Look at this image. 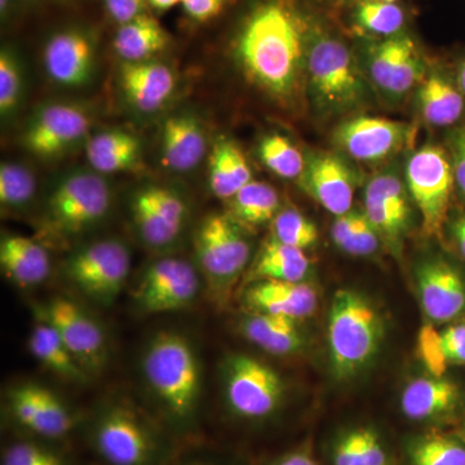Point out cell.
I'll return each instance as SVG.
<instances>
[{
	"mask_svg": "<svg viewBox=\"0 0 465 465\" xmlns=\"http://www.w3.org/2000/svg\"><path fill=\"white\" fill-rule=\"evenodd\" d=\"M311 24L287 0H259L234 38L238 65L274 99H292L305 81Z\"/></svg>",
	"mask_w": 465,
	"mask_h": 465,
	"instance_id": "cell-1",
	"label": "cell"
},
{
	"mask_svg": "<svg viewBox=\"0 0 465 465\" xmlns=\"http://www.w3.org/2000/svg\"><path fill=\"white\" fill-rule=\"evenodd\" d=\"M142 374L168 428L192 433L197 427L202 367L191 341L171 330L155 333L143 349Z\"/></svg>",
	"mask_w": 465,
	"mask_h": 465,
	"instance_id": "cell-2",
	"label": "cell"
},
{
	"mask_svg": "<svg viewBox=\"0 0 465 465\" xmlns=\"http://www.w3.org/2000/svg\"><path fill=\"white\" fill-rule=\"evenodd\" d=\"M305 82L312 106L323 118L366 109L375 94L360 58L347 43L313 25L309 34Z\"/></svg>",
	"mask_w": 465,
	"mask_h": 465,
	"instance_id": "cell-3",
	"label": "cell"
},
{
	"mask_svg": "<svg viewBox=\"0 0 465 465\" xmlns=\"http://www.w3.org/2000/svg\"><path fill=\"white\" fill-rule=\"evenodd\" d=\"M88 437L106 465H170L173 459L163 428L127 401L101 407L92 419Z\"/></svg>",
	"mask_w": 465,
	"mask_h": 465,
	"instance_id": "cell-4",
	"label": "cell"
},
{
	"mask_svg": "<svg viewBox=\"0 0 465 465\" xmlns=\"http://www.w3.org/2000/svg\"><path fill=\"white\" fill-rule=\"evenodd\" d=\"M327 333L333 372L341 379L351 378L378 353L382 339L381 314L362 293L338 290L330 308Z\"/></svg>",
	"mask_w": 465,
	"mask_h": 465,
	"instance_id": "cell-5",
	"label": "cell"
},
{
	"mask_svg": "<svg viewBox=\"0 0 465 465\" xmlns=\"http://www.w3.org/2000/svg\"><path fill=\"white\" fill-rule=\"evenodd\" d=\"M113 206L105 174L78 168L58 177L45 204V225L57 238L84 234L100 224Z\"/></svg>",
	"mask_w": 465,
	"mask_h": 465,
	"instance_id": "cell-6",
	"label": "cell"
},
{
	"mask_svg": "<svg viewBox=\"0 0 465 465\" xmlns=\"http://www.w3.org/2000/svg\"><path fill=\"white\" fill-rule=\"evenodd\" d=\"M194 251L208 292L222 304L250 262L251 243L243 226L229 213H208L195 231Z\"/></svg>",
	"mask_w": 465,
	"mask_h": 465,
	"instance_id": "cell-7",
	"label": "cell"
},
{
	"mask_svg": "<svg viewBox=\"0 0 465 465\" xmlns=\"http://www.w3.org/2000/svg\"><path fill=\"white\" fill-rule=\"evenodd\" d=\"M366 41L360 63L367 81L385 103H402L430 67L420 45L409 32Z\"/></svg>",
	"mask_w": 465,
	"mask_h": 465,
	"instance_id": "cell-8",
	"label": "cell"
},
{
	"mask_svg": "<svg viewBox=\"0 0 465 465\" xmlns=\"http://www.w3.org/2000/svg\"><path fill=\"white\" fill-rule=\"evenodd\" d=\"M407 191L421 217L427 237H436L449 220L455 189L448 149L427 143L411 153L403 168Z\"/></svg>",
	"mask_w": 465,
	"mask_h": 465,
	"instance_id": "cell-9",
	"label": "cell"
},
{
	"mask_svg": "<svg viewBox=\"0 0 465 465\" xmlns=\"http://www.w3.org/2000/svg\"><path fill=\"white\" fill-rule=\"evenodd\" d=\"M222 372L226 406L232 415L259 421L280 409L284 384L271 366L246 354H234L225 361Z\"/></svg>",
	"mask_w": 465,
	"mask_h": 465,
	"instance_id": "cell-10",
	"label": "cell"
},
{
	"mask_svg": "<svg viewBox=\"0 0 465 465\" xmlns=\"http://www.w3.org/2000/svg\"><path fill=\"white\" fill-rule=\"evenodd\" d=\"M130 271V251L118 240L85 244L64 265L67 281L85 298L104 307H109L124 290Z\"/></svg>",
	"mask_w": 465,
	"mask_h": 465,
	"instance_id": "cell-11",
	"label": "cell"
},
{
	"mask_svg": "<svg viewBox=\"0 0 465 465\" xmlns=\"http://www.w3.org/2000/svg\"><path fill=\"white\" fill-rule=\"evenodd\" d=\"M94 118L74 103L54 101L35 110L21 134V143L42 159L61 157L87 139Z\"/></svg>",
	"mask_w": 465,
	"mask_h": 465,
	"instance_id": "cell-12",
	"label": "cell"
},
{
	"mask_svg": "<svg viewBox=\"0 0 465 465\" xmlns=\"http://www.w3.org/2000/svg\"><path fill=\"white\" fill-rule=\"evenodd\" d=\"M201 290L197 266L180 258H164L143 271L134 289V304L140 313L159 314L191 307Z\"/></svg>",
	"mask_w": 465,
	"mask_h": 465,
	"instance_id": "cell-13",
	"label": "cell"
},
{
	"mask_svg": "<svg viewBox=\"0 0 465 465\" xmlns=\"http://www.w3.org/2000/svg\"><path fill=\"white\" fill-rule=\"evenodd\" d=\"M415 130L405 122L381 116L354 115L333 131V143L361 163H381L399 154L412 142Z\"/></svg>",
	"mask_w": 465,
	"mask_h": 465,
	"instance_id": "cell-14",
	"label": "cell"
},
{
	"mask_svg": "<svg viewBox=\"0 0 465 465\" xmlns=\"http://www.w3.org/2000/svg\"><path fill=\"white\" fill-rule=\"evenodd\" d=\"M131 216L137 234L150 249H166L179 240L188 222V204L168 186L149 183L134 193Z\"/></svg>",
	"mask_w": 465,
	"mask_h": 465,
	"instance_id": "cell-15",
	"label": "cell"
},
{
	"mask_svg": "<svg viewBox=\"0 0 465 465\" xmlns=\"http://www.w3.org/2000/svg\"><path fill=\"white\" fill-rule=\"evenodd\" d=\"M411 197L403 171L390 166L375 173L366 183L363 213L391 250L401 252L411 220Z\"/></svg>",
	"mask_w": 465,
	"mask_h": 465,
	"instance_id": "cell-16",
	"label": "cell"
},
{
	"mask_svg": "<svg viewBox=\"0 0 465 465\" xmlns=\"http://www.w3.org/2000/svg\"><path fill=\"white\" fill-rule=\"evenodd\" d=\"M39 316L60 333L70 353L87 372H100L108 362V341L103 327L74 302L66 298L51 299Z\"/></svg>",
	"mask_w": 465,
	"mask_h": 465,
	"instance_id": "cell-17",
	"label": "cell"
},
{
	"mask_svg": "<svg viewBox=\"0 0 465 465\" xmlns=\"http://www.w3.org/2000/svg\"><path fill=\"white\" fill-rule=\"evenodd\" d=\"M8 411L15 423L36 439H65L76 427L74 414L56 393L25 382L8 391Z\"/></svg>",
	"mask_w": 465,
	"mask_h": 465,
	"instance_id": "cell-18",
	"label": "cell"
},
{
	"mask_svg": "<svg viewBox=\"0 0 465 465\" xmlns=\"http://www.w3.org/2000/svg\"><path fill=\"white\" fill-rule=\"evenodd\" d=\"M97 43L94 34L69 26L52 34L43 47L42 61L52 84L81 88L92 81L96 67Z\"/></svg>",
	"mask_w": 465,
	"mask_h": 465,
	"instance_id": "cell-19",
	"label": "cell"
},
{
	"mask_svg": "<svg viewBox=\"0 0 465 465\" xmlns=\"http://www.w3.org/2000/svg\"><path fill=\"white\" fill-rule=\"evenodd\" d=\"M300 186L332 215L351 211L357 173L348 162L335 153L314 152L305 157Z\"/></svg>",
	"mask_w": 465,
	"mask_h": 465,
	"instance_id": "cell-20",
	"label": "cell"
},
{
	"mask_svg": "<svg viewBox=\"0 0 465 465\" xmlns=\"http://www.w3.org/2000/svg\"><path fill=\"white\" fill-rule=\"evenodd\" d=\"M421 307L434 323L451 322L465 314V278L442 258L425 260L418 268Z\"/></svg>",
	"mask_w": 465,
	"mask_h": 465,
	"instance_id": "cell-21",
	"label": "cell"
},
{
	"mask_svg": "<svg viewBox=\"0 0 465 465\" xmlns=\"http://www.w3.org/2000/svg\"><path fill=\"white\" fill-rule=\"evenodd\" d=\"M119 81L127 103L142 114H154L163 109L177 84L173 70L157 58L122 63Z\"/></svg>",
	"mask_w": 465,
	"mask_h": 465,
	"instance_id": "cell-22",
	"label": "cell"
},
{
	"mask_svg": "<svg viewBox=\"0 0 465 465\" xmlns=\"http://www.w3.org/2000/svg\"><path fill=\"white\" fill-rule=\"evenodd\" d=\"M207 134L201 119L192 113H177L164 119L161 130V158L173 173H188L207 155Z\"/></svg>",
	"mask_w": 465,
	"mask_h": 465,
	"instance_id": "cell-23",
	"label": "cell"
},
{
	"mask_svg": "<svg viewBox=\"0 0 465 465\" xmlns=\"http://www.w3.org/2000/svg\"><path fill=\"white\" fill-rule=\"evenodd\" d=\"M415 105L425 124L446 128L458 124L465 114V96L455 74L430 65L415 90Z\"/></svg>",
	"mask_w": 465,
	"mask_h": 465,
	"instance_id": "cell-24",
	"label": "cell"
},
{
	"mask_svg": "<svg viewBox=\"0 0 465 465\" xmlns=\"http://www.w3.org/2000/svg\"><path fill=\"white\" fill-rule=\"evenodd\" d=\"M251 313L274 314L302 320L316 311V289L305 282L264 280L250 284L243 296Z\"/></svg>",
	"mask_w": 465,
	"mask_h": 465,
	"instance_id": "cell-25",
	"label": "cell"
},
{
	"mask_svg": "<svg viewBox=\"0 0 465 465\" xmlns=\"http://www.w3.org/2000/svg\"><path fill=\"white\" fill-rule=\"evenodd\" d=\"M461 405V391L445 376H423L410 381L401 399V409L410 420H437L452 415Z\"/></svg>",
	"mask_w": 465,
	"mask_h": 465,
	"instance_id": "cell-26",
	"label": "cell"
},
{
	"mask_svg": "<svg viewBox=\"0 0 465 465\" xmlns=\"http://www.w3.org/2000/svg\"><path fill=\"white\" fill-rule=\"evenodd\" d=\"M0 265L5 277L21 287L39 286L51 273L48 251L38 241L20 234H7L0 242Z\"/></svg>",
	"mask_w": 465,
	"mask_h": 465,
	"instance_id": "cell-27",
	"label": "cell"
},
{
	"mask_svg": "<svg viewBox=\"0 0 465 465\" xmlns=\"http://www.w3.org/2000/svg\"><path fill=\"white\" fill-rule=\"evenodd\" d=\"M143 143L128 131L106 130L94 134L85 143V158L92 170L101 174L133 171L142 162Z\"/></svg>",
	"mask_w": 465,
	"mask_h": 465,
	"instance_id": "cell-28",
	"label": "cell"
},
{
	"mask_svg": "<svg viewBox=\"0 0 465 465\" xmlns=\"http://www.w3.org/2000/svg\"><path fill=\"white\" fill-rule=\"evenodd\" d=\"M171 36L157 18L146 14L119 25L113 48L122 63L154 60L166 51Z\"/></svg>",
	"mask_w": 465,
	"mask_h": 465,
	"instance_id": "cell-29",
	"label": "cell"
},
{
	"mask_svg": "<svg viewBox=\"0 0 465 465\" xmlns=\"http://www.w3.org/2000/svg\"><path fill=\"white\" fill-rule=\"evenodd\" d=\"M241 331L247 341L273 356L298 353L304 345L298 322L289 317L250 313L242 318Z\"/></svg>",
	"mask_w": 465,
	"mask_h": 465,
	"instance_id": "cell-30",
	"label": "cell"
},
{
	"mask_svg": "<svg viewBox=\"0 0 465 465\" xmlns=\"http://www.w3.org/2000/svg\"><path fill=\"white\" fill-rule=\"evenodd\" d=\"M252 180L249 161L238 143L220 137L208 158V186L213 194L229 201Z\"/></svg>",
	"mask_w": 465,
	"mask_h": 465,
	"instance_id": "cell-31",
	"label": "cell"
},
{
	"mask_svg": "<svg viewBox=\"0 0 465 465\" xmlns=\"http://www.w3.org/2000/svg\"><path fill=\"white\" fill-rule=\"evenodd\" d=\"M29 349L34 358L58 378L74 382L87 381V372L70 353L60 333L41 316L30 333Z\"/></svg>",
	"mask_w": 465,
	"mask_h": 465,
	"instance_id": "cell-32",
	"label": "cell"
},
{
	"mask_svg": "<svg viewBox=\"0 0 465 465\" xmlns=\"http://www.w3.org/2000/svg\"><path fill=\"white\" fill-rule=\"evenodd\" d=\"M311 260L305 251L295 249L271 238L259 253L250 273L251 283L256 281L274 280L304 282Z\"/></svg>",
	"mask_w": 465,
	"mask_h": 465,
	"instance_id": "cell-33",
	"label": "cell"
},
{
	"mask_svg": "<svg viewBox=\"0 0 465 465\" xmlns=\"http://www.w3.org/2000/svg\"><path fill=\"white\" fill-rule=\"evenodd\" d=\"M354 30L366 39H385L407 32V14L399 3L365 0L351 5Z\"/></svg>",
	"mask_w": 465,
	"mask_h": 465,
	"instance_id": "cell-34",
	"label": "cell"
},
{
	"mask_svg": "<svg viewBox=\"0 0 465 465\" xmlns=\"http://www.w3.org/2000/svg\"><path fill=\"white\" fill-rule=\"evenodd\" d=\"M228 203L229 215L243 228L273 222L281 207L278 192L268 183L258 180H252L243 186Z\"/></svg>",
	"mask_w": 465,
	"mask_h": 465,
	"instance_id": "cell-35",
	"label": "cell"
},
{
	"mask_svg": "<svg viewBox=\"0 0 465 465\" xmlns=\"http://www.w3.org/2000/svg\"><path fill=\"white\" fill-rule=\"evenodd\" d=\"M35 173L20 162H3L0 166V204L8 213H23L35 198Z\"/></svg>",
	"mask_w": 465,
	"mask_h": 465,
	"instance_id": "cell-36",
	"label": "cell"
},
{
	"mask_svg": "<svg viewBox=\"0 0 465 465\" xmlns=\"http://www.w3.org/2000/svg\"><path fill=\"white\" fill-rule=\"evenodd\" d=\"M258 155L271 173L283 180H299L305 168V157L289 137L266 134L259 143Z\"/></svg>",
	"mask_w": 465,
	"mask_h": 465,
	"instance_id": "cell-37",
	"label": "cell"
},
{
	"mask_svg": "<svg viewBox=\"0 0 465 465\" xmlns=\"http://www.w3.org/2000/svg\"><path fill=\"white\" fill-rule=\"evenodd\" d=\"M412 465H465V442L459 434L430 433L409 446Z\"/></svg>",
	"mask_w": 465,
	"mask_h": 465,
	"instance_id": "cell-38",
	"label": "cell"
},
{
	"mask_svg": "<svg viewBox=\"0 0 465 465\" xmlns=\"http://www.w3.org/2000/svg\"><path fill=\"white\" fill-rule=\"evenodd\" d=\"M272 232L274 240L302 251L311 249L318 241V229L314 223L292 208L277 213L272 222Z\"/></svg>",
	"mask_w": 465,
	"mask_h": 465,
	"instance_id": "cell-39",
	"label": "cell"
},
{
	"mask_svg": "<svg viewBox=\"0 0 465 465\" xmlns=\"http://www.w3.org/2000/svg\"><path fill=\"white\" fill-rule=\"evenodd\" d=\"M24 94V70L16 52L3 47L0 52V114L3 119L17 112Z\"/></svg>",
	"mask_w": 465,
	"mask_h": 465,
	"instance_id": "cell-40",
	"label": "cell"
},
{
	"mask_svg": "<svg viewBox=\"0 0 465 465\" xmlns=\"http://www.w3.org/2000/svg\"><path fill=\"white\" fill-rule=\"evenodd\" d=\"M2 465H67L56 449L41 440H24L11 443L2 455Z\"/></svg>",
	"mask_w": 465,
	"mask_h": 465,
	"instance_id": "cell-41",
	"label": "cell"
},
{
	"mask_svg": "<svg viewBox=\"0 0 465 465\" xmlns=\"http://www.w3.org/2000/svg\"><path fill=\"white\" fill-rule=\"evenodd\" d=\"M418 353L430 375L443 378L450 365L440 331L432 322L423 324L418 335Z\"/></svg>",
	"mask_w": 465,
	"mask_h": 465,
	"instance_id": "cell-42",
	"label": "cell"
},
{
	"mask_svg": "<svg viewBox=\"0 0 465 465\" xmlns=\"http://www.w3.org/2000/svg\"><path fill=\"white\" fill-rule=\"evenodd\" d=\"M381 242V234L376 231L374 225L369 222L365 213L361 211L353 232L349 235L347 242L342 244L341 250L349 253V255L370 256L379 250Z\"/></svg>",
	"mask_w": 465,
	"mask_h": 465,
	"instance_id": "cell-43",
	"label": "cell"
},
{
	"mask_svg": "<svg viewBox=\"0 0 465 465\" xmlns=\"http://www.w3.org/2000/svg\"><path fill=\"white\" fill-rule=\"evenodd\" d=\"M448 152L454 173L455 189L465 202V125H459L450 134Z\"/></svg>",
	"mask_w": 465,
	"mask_h": 465,
	"instance_id": "cell-44",
	"label": "cell"
},
{
	"mask_svg": "<svg viewBox=\"0 0 465 465\" xmlns=\"http://www.w3.org/2000/svg\"><path fill=\"white\" fill-rule=\"evenodd\" d=\"M333 465H367L361 448L360 433L351 430L341 437L333 446Z\"/></svg>",
	"mask_w": 465,
	"mask_h": 465,
	"instance_id": "cell-45",
	"label": "cell"
},
{
	"mask_svg": "<svg viewBox=\"0 0 465 465\" xmlns=\"http://www.w3.org/2000/svg\"><path fill=\"white\" fill-rule=\"evenodd\" d=\"M229 0H183L185 16L195 24H207L223 14Z\"/></svg>",
	"mask_w": 465,
	"mask_h": 465,
	"instance_id": "cell-46",
	"label": "cell"
},
{
	"mask_svg": "<svg viewBox=\"0 0 465 465\" xmlns=\"http://www.w3.org/2000/svg\"><path fill=\"white\" fill-rule=\"evenodd\" d=\"M108 16L119 25L146 14L148 0H104Z\"/></svg>",
	"mask_w": 465,
	"mask_h": 465,
	"instance_id": "cell-47",
	"label": "cell"
},
{
	"mask_svg": "<svg viewBox=\"0 0 465 465\" xmlns=\"http://www.w3.org/2000/svg\"><path fill=\"white\" fill-rule=\"evenodd\" d=\"M440 336L449 363L465 365V322L450 324Z\"/></svg>",
	"mask_w": 465,
	"mask_h": 465,
	"instance_id": "cell-48",
	"label": "cell"
},
{
	"mask_svg": "<svg viewBox=\"0 0 465 465\" xmlns=\"http://www.w3.org/2000/svg\"><path fill=\"white\" fill-rule=\"evenodd\" d=\"M361 448L367 465H388L387 452L379 434L370 428H358Z\"/></svg>",
	"mask_w": 465,
	"mask_h": 465,
	"instance_id": "cell-49",
	"label": "cell"
},
{
	"mask_svg": "<svg viewBox=\"0 0 465 465\" xmlns=\"http://www.w3.org/2000/svg\"><path fill=\"white\" fill-rule=\"evenodd\" d=\"M271 465H318V463L311 449L308 446H302L281 455Z\"/></svg>",
	"mask_w": 465,
	"mask_h": 465,
	"instance_id": "cell-50",
	"label": "cell"
},
{
	"mask_svg": "<svg viewBox=\"0 0 465 465\" xmlns=\"http://www.w3.org/2000/svg\"><path fill=\"white\" fill-rule=\"evenodd\" d=\"M451 237L460 255L465 259V210L460 211L450 223Z\"/></svg>",
	"mask_w": 465,
	"mask_h": 465,
	"instance_id": "cell-51",
	"label": "cell"
},
{
	"mask_svg": "<svg viewBox=\"0 0 465 465\" xmlns=\"http://www.w3.org/2000/svg\"><path fill=\"white\" fill-rule=\"evenodd\" d=\"M182 2L183 0H148V5L153 11L163 14V12L170 11L176 5H182Z\"/></svg>",
	"mask_w": 465,
	"mask_h": 465,
	"instance_id": "cell-52",
	"label": "cell"
},
{
	"mask_svg": "<svg viewBox=\"0 0 465 465\" xmlns=\"http://www.w3.org/2000/svg\"><path fill=\"white\" fill-rule=\"evenodd\" d=\"M15 3L16 0H0V16H2L3 23H8L9 18L12 16V12L15 9Z\"/></svg>",
	"mask_w": 465,
	"mask_h": 465,
	"instance_id": "cell-53",
	"label": "cell"
},
{
	"mask_svg": "<svg viewBox=\"0 0 465 465\" xmlns=\"http://www.w3.org/2000/svg\"><path fill=\"white\" fill-rule=\"evenodd\" d=\"M454 74L455 78H457L459 87H460L465 96V56L458 61L457 70H455Z\"/></svg>",
	"mask_w": 465,
	"mask_h": 465,
	"instance_id": "cell-54",
	"label": "cell"
},
{
	"mask_svg": "<svg viewBox=\"0 0 465 465\" xmlns=\"http://www.w3.org/2000/svg\"><path fill=\"white\" fill-rule=\"evenodd\" d=\"M182 465H217V464L213 463V461L210 460V459L195 457V458L188 459V460L183 461V463Z\"/></svg>",
	"mask_w": 465,
	"mask_h": 465,
	"instance_id": "cell-55",
	"label": "cell"
},
{
	"mask_svg": "<svg viewBox=\"0 0 465 465\" xmlns=\"http://www.w3.org/2000/svg\"><path fill=\"white\" fill-rule=\"evenodd\" d=\"M349 5H356L358 2H365V0H345ZM378 2H391V3H399L400 0H378Z\"/></svg>",
	"mask_w": 465,
	"mask_h": 465,
	"instance_id": "cell-56",
	"label": "cell"
},
{
	"mask_svg": "<svg viewBox=\"0 0 465 465\" xmlns=\"http://www.w3.org/2000/svg\"><path fill=\"white\" fill-rule=\"evenodd\" d=\"M20 2L26 3V5H39V3L45 2V0H20Z\"/></svg>",
	"mask_w": 465,
	"mask_h": 465,
	"instance_id": "cell-57",
	"label": "cell"
},
{
	"mask_svg": "<svg viewBox=\"0 0 465 465\" xmlns=\"http://www.w3.org/2000/svg\"><path fill=\"white\" fill-rule=\"evenodd\" d=\"M459 436L461 437V439L464 440V442H465V421L463 424H461V428H460V430H459Z\"/></svg>",
	"mask_w": 465,
	"mask_h": 465,
	"instance_id": "cell-58",
	"label": "cell"
}]
</instances>
